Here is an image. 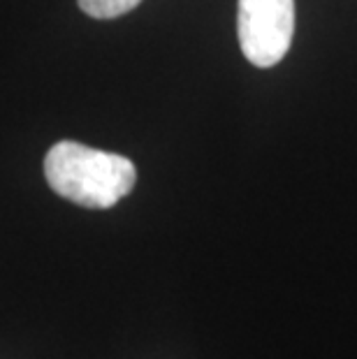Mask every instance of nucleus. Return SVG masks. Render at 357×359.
Listing matches in <instances>:
<instances>
[{"label": "nucleus", "mask_w": 357, "mask_h": 359, "mask_svg": "<svg viewBox=\"0 0 357 359\" xmlns=\"http://www.w3.org/2000/svg\"><path fill=\"white\" fill-rule=\"evenodd\" d=\"M44 177L56 195L86 209H109L130 195L137 181L133 160L119 154L58 142L44 158Z\"/></svg>", "instance_id": "nucleus-1"}, {"label": "nucleus", "mask_w": 357, "mask_h": 359, "mask_svg": "<svg viewBox=\"0 0 357 359\" xmlns=\"http://www.w3.org/2000/svg\"><path fill=\"white\" fill-rule=\"evenodd\" d=\"M237 33L244 56L255 67H274L290 49L295 0H239Z\"/></svg>", "instance_id": "nucleus-2"}, {"label": "nucleus", "mask_w": 357, "mask_h": 359, "mask_svg": "<svg viewBox=\"0 0 357 359\" xmlns=\"http://www.w3.org/2000/svg\"><path fill=\"white\" fill-rule=\"evenodd\" d=\"M77 3L93 19H116L135 10L142 0H77Z\"/></svg>", "instance_id": "nucleus-3"}]
</instances>
